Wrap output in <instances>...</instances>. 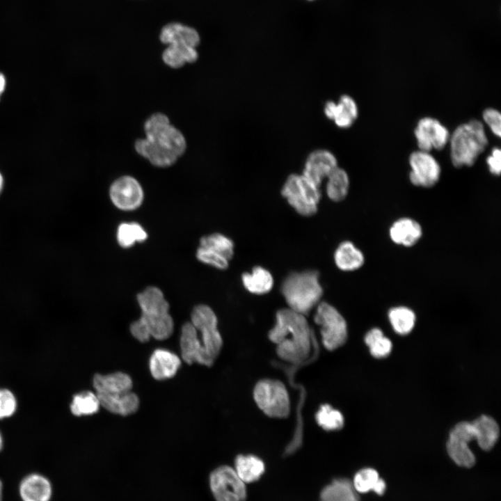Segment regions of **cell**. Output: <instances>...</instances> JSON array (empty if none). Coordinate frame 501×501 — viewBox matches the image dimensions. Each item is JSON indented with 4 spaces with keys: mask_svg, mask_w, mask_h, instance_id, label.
<instances>
[{
    "mask_svg": "<svg viewBox=\"0 0 501 501\" xmlns=\"http://www.w3.org/2000/svg\"><path fill=\"white\" fill-rule=\"evenodd\" d=\"M146 138L135 142V149L157 167L173 165L183 154L186 141L182 134L170 124L161 113L151 116L145 122Z\"/></svg>",
    "mask_w": 501,
    "mask_h": 501,
    "instance_id": "obj_1",
    "label": "cell"
},
{
    "mask_svg": "<svg viewBox=\"0 0 501 501\" xmlns=\"http://www.w3.org/2000/svg\"><path fill=\"white\" fill-rule=\"evenodd\" d=\"M268 336L276 344L278 356L296 365L308 359L314 335L305 315L287 308L277 312L275 324Z\"/></svg>",
    "mask_w": 501,
    "mask_h": 501,
    "instance_id": "obj_2",
    "label": "cell"
},
{
    "mask_svg": "<svg viewBox=\"0 0 501 501\" xmlns=\"http://www.w3.org/2000/svg\"><path fill=\"white\" fill-rule=\"evenodd\" d=\"M281 292L289 308L308 315L320 303L323 294L319 273L307 270L289 273L282 283Z\"/></svg>",
    "mask_w": 501,
    "mask_h": 501,
    "instance_id": "obj_3",
    "label": "cell"
},
{
    "mask_svg": "<svg viewBox=\"0 0 501 501\" xmlns=\"http://www.w3.org/2000/svg\"><path fill=\"white\" fill-rule=\"evenodd\" d=\"M450 140L452 162L457 168L472 166L488 145L484 126L477 120L457 127Z\"/></svg>",
    "mask_w": 501,
    "mask_h": 501,
    "instance_id": "obj_4",
    "label": "cell"
},
{
    "mask_svg": "<svg viewBox=\"0 0 501 501\" xmlns=\"http://www.w3.org/2000/svg\"><path fill=\"white\" fill-rule=\"evenodd\" d=\"M190 322L198 331L203 365L209 367L215 362L223 345V340L217 327V317L210 307L200 304L193 309Z\"/></svg>",
    "mask_w": 501,
    "mask_h": 501,
    "instance_id": "obj_5",
    "label": "cell"
},
{
    "mask_svg": "<svg viewBox=\"0 0 501 501\" xmlns=\"http://www.w3.org/2000/svg\"><path fill=\"white\" fill-rule=\"evenodd\" d=\"M281 193L299 214L310 216L317 212L321 198L319 186L303 175H290L282 188Z\"/></svg>",
    "mask_w": 501,
    "mask_h": 501,
    "instance_id": "obj_6",
    "label": "cell"
},
{
    "mask_svg": "<svg viewBox=\"0 0 501 501\" xmlns=\"http://www.w3.org/2000/svg\"><path fill=\"white\" fill-rule=\"evenodd\" d=\"M253 397L257 406L268 416L283 418L290 411L287 388L277 380L263 379L255 385Z\"/></svg>",
    "mask_w": 501,
    "mask_h": 501,
    "instance_id": "obj_7",
    "label": "cell"
},
{
    "mask_svg": "<svg viewBox=\"0 0 501 501\" xmlns=\"http://www.w3.org/2000/svg\"><path fill=\"white\" fill-rule=\"evenodd\" d=\"M314 320L320 327L321 341L326 349L335 350L346 342V321L333 305L326 302H320L317 305Z\"/></svg>",
    "mask_w": 501,
    "mask_h": 501,
    "instance_id": "obj_8",
    "label": "cell"
},
{
    "mask_svg": "<svg viewBox=\"0 0 501 501\" xmlns=\"http://www.w3.org/2000/svg\"><path fill=\"white\" fill-rule=\"evenodd\" d=\"M209 486L216 501H243L246 495L244 482L234 469L226 466L212 472Z\"/></svg>",
    "mask_w": 501,
    "mask_h": 501,
    "instance_id": "obj_9",
    "label": "cell"
},
{
    "mask_svg": "<svg viewBox=\"0 0 501 501\" xmlns=\"http://www.w3.org/2000/svg\"><path fill=\"white\" fill-rule=\"evenodd\" d=\"M476 438L472 422H461L451 431L447 443V450L450 458L459 466L472 467L475 457L469 447V443Z\"/></svg>",
    "mask_w": 501,
    "mask_h": 501,
    "instance_id": "obj_10",
    "label": "cell"
},
{
    "mask_svg": "<svg viewBox=\"0 0 501 501\" xmlns=\"http://www.w3.org/2000/svg\"><path fill=\"white\" fill-rule=\"evenodd\" d=\"M409 164L411 168L409 179L413 185L429 188L438 182L440 166L429 152H413L409 157Z\"/></svg>",
    "mask_w": 501,
    "mask_h": 501,
    "instance_id": "obj_11",
    "label": "cell"
},
{
    "mask_svg": "<svg viewBox=\"0 0 501 501\" xmlns=\"http://www.w3.org/2000/svg\"><path fill=\"white\" fill-rule=\"evenodd\" d=\"M109 196L113 204L124 211H132L141 206L143 191L139 182L130 176H122L111 184Z\"/></svg>",
    "mask_w": 501,
    "mask_h": 501,
    "instance_id": "obj_12",
    "label": "cell"
},
{
    "mask_svg": "<svg viewBox=\"0 0 501 501\" xmlns=\"http://www.w3.org/2000/svg\"><path fill=\"white\" fill-rule=\"evenodd\" d=\"M420 150L429 152L442 150L450 140L447 129L438 120L430 117L420 119L414 131Z\"/></svg>",
    "mask_w": 501,
    "mask_h": 501,
    "instance_id": "obj_13",
    "label": "cell"
},
{
    "mask_svg": "<svg viewBox=\"0 0 501 501\" xmlns=\"http://www.w3.org/2000/svg\"><path fill=\"white\" fill-rule=\"evenodd\" d=\"M337 167V161L333 153L326 150H317L307 157L302 175L319 186L322 180Z\"/></svg>",
    "mask_w": 501,
    "mask_h": 501,
    "instance_id": "obj_14",
    "label": "cell"
},
{
    "mask_svg": "<svg viewBox=\"0 0 501 501\" xmlns=\"http://www.w3.org/2000/svg\"><path fill=\"white\" fill-rule=\"evenodd\" d=\"M52 491L49 479L39 473L27 475L19 485V494L22 501H50Z\"/></svg>",
    "mask_w": 501,
    "mask_h": 501,
    "instance_id": "obj_15",
    "label": "cell"
},
{
    "mask_svg": "<svg viewBox=\"0 0 501 501\" xmlns=\"http://www.w3.org/2000/svg\"><path fill=\"white\" fill-rule=\"evenodd\" d=\"M96 395L100 406L114 414L129 415L136 412L139 407V399L132 391L116 394Z\"/></svg>",
    "mask_w": 501,
    "mask_h": 501,
    "instance_id": "obj_16",
    "label": "cell"
},
{
    "mask_svg": "<svg viewBox=\"0 0 501 501\" xmlns=\"http://www.w3.org/2000/svg\"><path fill=\"white\" fill-rule=\"evenodd\" d=\"M159 40L166 45L180 44L196 48L200 44V37L193 27L180 22H170L161 28Z\"/></svg>",
    "mask_w": 501,
    "mask_h": 501,
    "instance_id": "obj_17",
    "label": "cell"
},
{
    "mask_svg": "<svg viewBox=\"0 0 501 501\" xmlns=\"http://www.w3.org/2000/svg\"><path fill=\"white\" fill-rule=\"evenodd\" d=\"M389 236L395 244L411 247L422 237V229L415 220L408 217L400 218L390 227Z\"/></svg>",
    "mask_w": 501,
    "mask_h": 501,
    "instance_id": "obj_18",
    "label": "cell"
},
{
    "mask_svg": "<svg viewBox=\"0 0 501 501\" xmlns=\"http://www.w3.org/2000/svg\"><path fill=\"white\" fill-rule=\"evenodd\" d=\"M180 365L179 356L164 349H156L151 355L149 363L150 373L157 380L172 378L177 373Z\"/></svg>",
    "mask_w": 501,
    "mask_h": 501,
    "instance_id": "obj_19",
    "label": "cell"
},
{
    "mask_svg": "<svg viewBox=\"0 0 501 501\" xmlns=\"http://www.w3.org/2000/svg\"><path fill=\"white\" fill-rule=\"evenodd\" d=\"M181 356L189 365L198 363L203 365V357L198 331L191 322L184 324L180 335Z\"/></svg>",
    "mask_w": 501,
    "mask_h": 501,
    "instance_id": "obj_20",
    "label": "cell"
},
{
    "mask_svg": "<svg viewBox=\"0 0 501 501\" xmlns=\"http://www.w3.org/2000/svg\"><path fill=\"white\" fill-rule=\"evenodd\" d=\"M93 385L96 394H116L131 391L133 383L128 374L114 372L106 375L95 374Z\"/></svg>",
    "mask_w": 501,
    "mask_h": 501,
    "instance_id": "obj_21",
    "label": "cell"
},
{
    "mask_svg": "<svg viewBox=\"0 0 501 501\" xmlns=\"http://www.w3.org/2000/svg\"><path fill=\"white\" fill-rule=\"evenodd\" d=\"M334 260L336 266L344 271L357 270L365 262L362 251L349 241L339 244L334 253Z\"/></svg>",
    "mask_w": 501,
    "mask_h": 501,
    "instance_id": "obj_22",
    "label": "cell"
},
{
    "mask_svg": "<svg viewBox=\"0 0 501 501\" xmlns=\"http://www.w3.org/2000/svg\"><path fill=\"white\" fill-rule=\"evenodd\" d=\"M137 301L143 315L169 312V304L161 290L150 286L137 295Z\"/></svg>",
    "mask_w": 501,
    "mask_h": 501,
    "instance_id": "obj_23",
    "label": "cell"
},
{
    "mask_svg": "<svg viewBox=\"0 0 501 501\" xmlns=\"http://www.w3.org/2000/svg\"><path fill=\"white\" fill-rule=\"evenodd\" d=\"M476 432L479 446L484 450H490L497 442L500 429L494 419L483 415L472 422Z\"/></svg>",
    "mask_w": 501,
    "mask_h": 501,
    "instance_id": "obj_24",
    "label": "cell"
},
{
    "mask_svg": "<svg viewBox=\"0 0 501 501\" xmlns=\"http://www.w3.org/2000/svg\"><path fill=\"white\" fill-rule=\"evenodd\" d=\"M145 325L150 337L164 340L173 332L174 323L169 312L157 315H143L139 318Z\"/></svg>",
    "mask_w": 501,
    "mask_h": 501,
    "instance_id": "obj_25",
    "label": "cell"
},
{
    "mask_svg": "<svg viewBox=\"0 0 501 501\" xmlns=\"http://www.w3.org/2000/svg\"><path fill=\"white\" fill-rule=\"evenodd\" d=\"M241 281L249 292L258 295L268 293L273 285L272 275L262 267H255L250 272L243 273Z\"/></svg>",
    "mask_w": 501,
    "mask_h": 501,
    "instance_id": "obj_26",
    "label": "cell"
},
{
    "mask_svg": "<svg viewBox=\"0 0 501 501\" xmlns=\"http://www.w3.org/2000/svg\"><path fill=\"white\" fill-rule=\"evenodd\" d=\"M198 58L196 48L186 45H168L162 53L164 62L173 68L181 67L186 63H194Z\"/></svg>",
    "mask_w": 501,
    "mask_h": 501,
    "instance_id": "obj_27",
    "label": "cell"
},
{
    "mask_svg": "<svg viewBox=\"0 0 501 501\" xmlns=\"http://www.w3.org/2000/svg\"><path fill=\"white\" fill-rule=\"evenodd\" d=\"M236 473L244 483L258 479L264 471L261 459L253 455H239L235 459Z\"/></svg>",
    "mask_w": 501,
    "mask_h": 501,
    "instance_id": "obj_28",
    "label": "cell"
},
{
    "mask_svg": "<svg viewBox=\"0 0 501 501\" xmlns=\"http://www.w3.org/2000/svg\"><path fill=\"white\" fill-rule=\"evenodd\" d=\"M356 492L365 493L374 491L382 495L385 490V482L379 477V473L372 468H364L354 476L352 483Z\"/></svg>",
    "mask_w": 501,
    "mask_h": 501,
    "instance_id": "obj_29",
    "label": "cell"
},
{
    "mask_svg": "<svg viewBox=\"0 0 501 501\" xmlns=\"http://www.w3.org/2000/svg\"><path fill=\"white\" fill-rule=\"evenodd\" d=\"M321 501H359L351 482L346 479L333 481L321 493Z\"/></svg>",
    "mask_w": 501,
    "mask_h": 501,
    "instance_id": "obj_30",
    "label": "cell"
},
{
    "mask_svg": "<svg viewBox=\"0 0 501 501\" xmlns=\"http://www.w3.org/2000/svg\"><path fill=\"white\" fill-rule=\"evenodd\" d=\"M358 116V107L354 100L347 95H342L335 103L333 120L340 128L352 125Z\"/></svg>",
    "mask_w": 501,
    "mask_h": 501,
    "instance_id": "obj_31",
    "label": "cell"
},
{
    "mask_svg": "<svg viewBox=\"0 0 501 501\" xmlns=\"http://www.w3.org/2000/svg\"><path fill=\"white\" fill-rule=\"evenodd\" d=\"M349 188V178L342 168L337 167L327 177L326 191L331 200L340 202L344 200L348 193Z\"/></svg>",
    "mask_w": 501,
    "mask_h": 501,
    "instance_id": "obj_32",
    "label": "cell"
},
{
    "mask_svg": "<svg viewBox=\"0 0 501 501\" xmlns=\"http://www.w3.org/2000/svg\"><path fill=\"white\" fill-rule=\"evenodd\" d=\"M388 319L394 331L400 335H406L413 328L416 317L414 312L405 306H397L388 312Z\"/></svg>",
    "mask_w": 501,
    "mask_h": 501,
    "instance_id": "obj_33",
    "label": "cell"
},
{
    "mask_svg": "<svg viewBox=\"0 0 501 501\" xmlns=\"http://www.w3.org/2000/svg\"><path fill=\"white\" fill-rule=\"evenodd\" d=\"M100 404L96 393L83 391L74 395L70 405L71 413L77 417L96 413Z\"/></svg>",
    "mask_w": 501,
    "mask_h": 501,
    "instance_id": "obj_34",
    "label": "cell"
},
{
    "mask_svg": "<svg viewBox=\"0 0 501 501\" xmlns=\"http://www.w3.org/2000/svg\"><path fill=\"white\" fill-rule=\"evenodd\" d=\"M148 237L145 229L138 223H122L117 230L118 244L125 248H129L136 243L144 241Z\"/></svg>",
    "mask_w": 501,
    "mask_h": 501,
    "instance_id": "obj_35",
    "label": "cell"
},
{
    "mask_svg": "<svg viewBox=\"0 0 501 501\" xmlns=\"http://www.w3.org/2000/svg\"><path fill=\"white\" fill-rule=\"evenodd\" d=\"M200 246L208 248L230 261L234 254V243L228 237L214 233L202 237Z\"/></svg>",
    "mask_w": 501,
    "mask_h": 501,
    "instance_id": "obj_36",
    "label": "cell"
},
{
    "mask_svg": "<svg viewBox=\"0 0 501 501\" xmlns=\"http://www.w3.org/2000/svg\"><path fill=\"white\" fill-rule=\"evenodd\" d=\"M365 342L369 347L371 354L378 358L388 356L392 347L390 340L378 328L367 332L365 336Z\"/></svg>",
    "mask_w": 501,
    "mask_h": 501,
    "instance_id": "obj_37",
    "label": "cell"
},
{
    "mask_svg": "<svg viewBox=\"0 0 501 501\" xmlns=\"http://www.w3.org/2000/svg\"><path fill=\"white\" fill-rule=\"evenodd\" d=\"M317 424L327 431H335L342 428L344 420L342 414L329 404H323L315 416Z\"/></svg>",
    "mask_w": 501,
    "mask_h": 501,
    "instance_id": "obj_38",
    "label": "cell"
},
{
    "mask_svg": "<svg viewBox=\"0 0 501 501\" xmlns=\"http://www.w3.org/2000/svg\"><path fill=\"white\" fill-rule=\"evenodd\" d=\"M197 259L206 264L223 270L228 268L229 260L221 255L202 246L196 251Z\"/></svg>",
    "mask_w": 501,
    "mask_h": 501,
    "instance_id": "obj_39",
    "label": "cell"
},
{
    "mask_svg": "<svg viewBox=\"0 0 501 501\" xmlns=\"http://www.w3.org/2000/svg\"><path fill=\"white\" fill-rule=\"evenodd\" d=\"M17 406L15 395L8 389H0V420L11 417Z\"/></svg>",
    "mask_w": 501,
    "mask_h": 501,
    "instance_id": "obj_40",
    "label": "cell"
},
{
    "mask_svg": "<svg viewBox=\"0 0 501 501\" xmlns=\"http://www.w3.org/2000/svg\"><path fill=\"white\" fill-rule=\"evenodd\" d=\"M483 119L497 136H501V115L494 109H487L483 112Z\"/></svg>",
    "mask_w": 501,
    "mask_h": 501,
    "instance_id": "obj_41",
    "label": "cell"
},
{
    "mask_svg": "<svg viewBox=\"0 0 501 501\" xmlns=\"http://www.w3.org/2000/svg\"><path fill=\"white\" fill-rule=\"evenodd\" d=\"M486 163L491 173L499 175L501 170V151L498 148H494L491 154L487 157Z\"/></svg>",
    "mask_w": 501,
    "mask_h": 501,
    "instance_id": "obj_42",
    "label": "cell"
},
{
    "mask_svg": "<svg viewBox=\"0 0 501 501\" xmlns=\"http://www.w3.org/2000/svg\"><path fill=\"white\" fill-rule=\"evenodd\" d=\"M6 86V78L4 75L0 73V95L3 92Z\"/></svg>",
    "mask_w": 501,
    "mask_h": 501,
    "instance_id": "obj_43",
    "label": "cell"
},
{
    "mask_svg": "<svg viewBox=\"0 0 501 501\" xmlns=\"http://www.w3.org/2000/svg\"><path fill=\"white\" fill-rule=\"evenodd\" d=\"M4 188V178L1 173L0 172V197L3 193Z\"/></svg>",
    "mask_w": 501,
    "mask_h": 501,
    "instance_id": "obj_44",
    "label": "cell"
},
{
    "mask_svg": "<svg viewBox=\"0 0 501 501\" xmlns=\"http://www.w3.org/2000/svg\"><path fill=\"white\" fill-rule=\"evenodd\" d=\"M3 440L2 435L0 432V452L1 451V450L3 448Z\"/></svg>",
    "mask_w": 501,
    "mask_h": 501,
    "instance_id": "obj_45",
    "label": "cell"
},
{
    "mask_svg": "<svg viewBox=\"0 0 501 501\" xmlns=\"http://www.w3.org/2000/svg\"><path fill=\"white\" fill-rule=\"evenodd\" d=\"M0 501H3V493L1 490H0Z\"/></svg>",
    "mask_w": 501,
    "mask_h": 501,
    "instance_id": "obj_46",
    "label": "cell"
},
{
    "mask_svg": "<svg viewBox=\"0 0 501 501\" xmlns=\"http://www.w3.org/2000/svg\"><path fill=\"white\" fill-rule=\"evenodd\" d=\"M308 1H314V0H308Z\"/></svg>",
    "mask_w": 501,
    "mask_h": 501,
    "instance_id": "obj_47",
    "label": "cell"
}]
</instances>
